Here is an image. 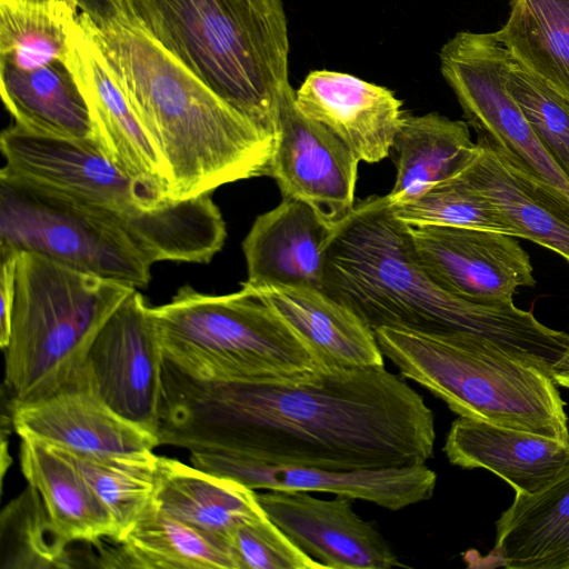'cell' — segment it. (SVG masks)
I'll return each mask as SVG.
<instances>
[{
  "instance_id": "obj_3",
  "label": "cell",
  "mask_w": 569,
  "mask_h": 569,
  "mask_svg": "<svg viewBox=\"0 0 569 569\" xmlns=\"http://www.w3.org/2000/svg\"><path fill=\"white\" fill-rule=\"evenodd\" d=\"M80 13L167 166L170 200L268 176L274 149L271 134L120 13L101 24Z\"/></svg>"
},
{
  "instance_id": "obj_7",
  "label": "cell",
  "mask_w": 569,
  "mask_h": 569,
  "mask_svg": "<svg viewBox=\"0 0 569 569\" xmlns=\"http://www.w3.org/2000/svg\"><path fill=\"white\" fill-rule=\"evenodd\" d=\"M136 288L18 252L4 351L9 406L48 397L74 377L96 335Z\"/></svg>"
},
{
  "instance_id": "obj_25",
  "label": "cell",
  "mask_w": 569,
  "mask_h": 569,
  "mask_svg": "<svg viewBox=\"0 0 569 569\" xmlns=\"http://www.w3.org/2000/svg\"><path fill=\"white\" fill-rule=\"evenodd\" d=\"M478 144L469 126L438 112L405 114L390 154L396 179L387 198L391 204L411 201L458 177L475 159Z\"/></svg>"
},
{
  "instance_id": "obj_31",
  "label": "cell",
  "mask_w": 569,
  "mask_h": 569,
  "mask_svg": "<svg viewBox=\"0 0 569 569\" xmlns=\"http://www.w3.org/2000/svg\"><path fill=\"white\" fill-rule=\"evenodd\" d=\"M77 0H0V60L28 69L66 60Z\"/></svg>"
},
{
  "instance_id": "obj_32",
  "label": "cell",
  "mask_w": 569,
  "mask_h": 569,
  "mask_svg": "<svg viewBox=\"0 0 569 569\" xmlns=\"http://www.w3.org/2000/svg\"><path fill=\"white\" fill-rule=\"evenodd\" d=\"M391 209L409 226L471 228L516 238L513 227L496 204L460 176L411 201L391 204Z\"/></svg>"
},
{
  "instance_id": "obj_13",
  "label": "cell",
  "mask_w": 569,
  "mask_h": 569,
  "mask_svg": "<svg viewBox=\"0 0 569 569\" xmlns=\"http://www.w3.org/2000/svg\"><path fill=\"white\" fill-rule=\"evenodd\" d=\"M193 467L249 489L326 492L365 500L397 511L429 500L437 475L425 465L371 470H329L299 465H272L224 450L190 451Z\"/></svg>"
},
{
  "instance_id": "obj_26",
  "label": "cell",
  "mask_w": 569,
  "mask_h": 569,
  "mask_svg": "<svg viewBox=\"0 0 569 569\" xmlns=\"http://www.w3.org/2000/svg\"><path fill=\"white\" fill-rule=\"evenodd\" d=\"M496 526L506 568L569 569V470L537 492H516Z\"/></svg>"
},
{
  "instance_id": "obj_36",
  "label": "cell",
  "mask_w": 569,
  "mask_h": 569,
  "mask_svg": "<svg viewBox=\"0 0 569 569\" xmlns=\"http://www.w3.org/2000/svg\"><path fill=\"white\" fill-rule=\"evenodd\" d=\"M0 347L3 349L10 337L11 316L16 297L18 252L0 251Z\"/></svg>"
},
{
  "instance_id": "obj_6",
  "label": "cell",
  "mask_w": 569,
  "mask_h": 569,
  "mask_svg": "<svg viewBox=\"0 0 569 569\" xmlns=\"http://www.w3.org/2000/svg\"><path fill=\"white\" fill-rule=\"evenodd\" d=\"M385 357L402 378L459 417L569 441L568 417L552 378L495 343L467 335L379 328Z\"/></svg>"
},
{
  "instance_id": "obj_38",
  "label": "cell",
  "mask_w": 569,
  "mask_h": 569,
  "mask_svg": "<svg viewBox=\"0 0 569 569\" xmlns=\"http://www.w3.org/2000/svg\"><path fill=\"white\" fill-rule=\"evenodd\" d=\"M551 378L556 385L569 389V348L553 365L551 369Z\"/></svg>"
},
{
  "instance_id": "obj_2",
  "label": "cell",
  "mask_w": 569,
  "mask_h": 569,
  "mask_svg": "<svg viewBox=\"0 0 569 569\" xmlns=\"http://www.w3.org/2000/svg\"><path fill=\"white\" fill-rule=\"evenodd\" d=\"M322 290L370 329L467 335L488 340L551 376L569 348V335L539 322L531 311L481 305L438 286L420 264L409 226L387 196L356 201L336 224L325 260Z\"/></svg>"
},
{
  "instance_id": "obj_24",
  "label": "cell",
  "mask_w": 569,
  "mask_h": 569,
  "mask_svg": "<svg viewBox=\"0 0 569 569\" xmlns=\"http://www.w3.org/2000/svg\"><path fill=\"white\" fill-rule=\"evenodd\" d=\"M0 91L20 128L47 137L98 142L88 103L66 60L28 69L0 60Z\"/></svg>"
},
{
  "instance_id": "obj_30",
  "label": "cell",
  "mask_w": 569,
  "mask_h": 569,
  "mask_svg": "<svg viewBox=\"0 0 569 569\" xmlns=\"http://www.w3.org/2000/svg\"><path fill=\"white\" fill-rule=\"evenodd\" d=\"M61 449L110 513L117 530L112 540H119L154 503L160 457L153 450L92 455Z\"/></svg>"
},
{
  "instance_id": "obj_23",
  "label": "cell",
  "mask_w": 569,
  "mask_h": 569,
  "mask_svg": "<svg viewBox=\"0 0 569 569\" xmlns=\"http://www.w3.org/2000/svg\"><path fill=\"white\" fill-rule=\"evenodd\" d=\"M20 467L50 522L68 546L114 539V522L71 458L56 446L21 437Z\"/></svg>"
},
{
  "instance_id": "obj_34",
  "label": "cell",
  "mask_w": 569,
  "mask_h": 569,
  "mask_svg": "<svg viewBox=\"0 0 569 569\" xmlns=\"http://www.w3.org/2000/svg\"><path fill=\"white\" fill-rule=\"evenodd\" d=\"M505 82L537 138L569 179V101L511 56Z\"/></svg>"
},
{
  "instance_id": "obj_14",
  "label": "cell",
  "mask_w": 569,
  "mask_h": 569,
  "mask_svg": "<svg viewBox=\"0 0 569 569\" xmlns=\"http://www.w3.org/2000/svg\"><path fill=\"white\" fill-rule=\"evenodd\" d=\"M359 162L331 131L299 110L293 89L284 96L268 173L282 198L303 201L337 224L356 203Z\"/></svg>"
},
{
  "instance_id": "obj_35",
  "label": "cell",
  "mask_w": 569,
  "mask_h": 569,
  "mask_svg": "<svg viewBox=\"0 0 569 569\" xmlns=\"http://www.w3.org/2000/svg\"><path fill=\"white\" fill-rule=\"evenodd\" d=\"M236 569H320L266 515L239 523L228 536Z\"/></svg>"
},
{
  "instance_id": "obj_4",
  "label": "cell",
  "mask_w": 569,
  "mask_h": 569,
  "mask_svg": "<svg viewBox=\"0 0 569 569\" xmlns=\"http://www.w3.org/2000/svg\"><path fill=\"white\" fill-rule=\"evenodd\" d=\"M123 18L276 137L289 82L282 0H120Z\"/></svg>"
},
{
  "instance_id": "obj_12",
  "label": "cell",
  "mask_w": 569,
  "mask_h": 569,
  "mask_svg": "<svg viewBox=\"0 0 569 569\" xmlns=\"http://www.w3.org/2000/svg\"><path fill=\"white\" fill-rule=\"evenodd\" d=\"M409 230L420 264L458 298L508 305L519 288L536 284L530 258L515 237L448 226H409Z\"/></svg>"
},
{
  "instance_id": "obj_21",
  "label": "cell",
  "mask_w": 569,
  "mask_h": 569,
  "mask_svg": "<svg viewBox=\"0 0 569 569\" xmlns=\"http://www.w3.org/2000/svg\"><path fill=\"white\" fill-rule=\"evenodd\" d=\"M242 288L276 311L323 370L385 366L375 331L323 290L281 284Z\"/></svg>"
},
{
  "instance_id": "obj_29",
  "label": "cell",
  "mask_w": 569,
  "mask_h": 569,
  "mask_svg": "<svg viewBox=\"0 0 569 569\" xmlns=\"http://www.w3.org/2000/svg\"><path fill=\"white\" fill-rule=\"evenodd\" d=\"M495 33L512 59L569 101V0H511Z\"/></svg>"
},
{
  "instance_id": "obj_20",
  "label": "cell",
  "mask_w": 569,
  "mask_h": 569,
  "mask_svg": "<svg viewBox=\"0 0 569 569\" xmlns=\"http://www.w3.org/2000/svg\"><path fill=\"white\" fill-rule=\"evenodd\" d=\"M478 152L459 174L506 217L516 238L530 240L569 262V199L521 161L477 138Z\"/></svg>"
},
{
  "instance_id": "obj_19",
  "label": "cell",
  "mask_w": 569,
  "mask_h": 569,
  "mask_svg": "<svg viewBox=\"0 0 569 569\" xmlns=\"http://www.w3.org/2000/svg\"><path fill=\"white\" fill-rule=\"evenodd\" d=\"M336 224L308 203L282 198L260 214L242 242L248 278L242 286H300L322 290L327 249Z\"/></svg>"
},
{
  "instance_id": "obj_9",
  "label": "cell",
  "mask_w": 569,
  "mask_h": 569,
  "mask_svg": "<svg viewBox=\"0 0 569 569\" xmlns=\"http://www.w3.org/2000/svg\"><path fill=\"white\" fill-rule=\"evenodd\" d=\"M0 251L37 253L142 288L153 261L112 214L0 171Z\"/></svg>"
},
{
  "instance_id": "obj_28",
  "label": "cell",
  "mask_w": 569,
  "mask_h": 569,
  "mask_svg": "<svg viewBox=\"0 0 569 569\" xmlns=\"http://www.w3.org/2000/svg\"><path fill=\"white\" fill-rule=\"evenodd\" d=\"M114 542L116 548H106L103 553L109 567L236 569L227 543L174 518L156 502Z\"/></svg>"
},
{
  "instance_id": "obj_10",
  "label": "cell",
  "mask_w": 569,
  "mask_h": 569,
  "mask_svg": "<svg viewBox=\"0 0 569 569\" xmlns=\"http://www.w3.org/2000/svg\"><path fill=\"white\" fill-rule=\"evenodd\" d=\"M509 58L495 32H457L439 51L441 73L477 138L519 159L569 199V179L546 151L506 87Z\"/></svg>"
},
{
  "instance_id": "obj_37",
  "label": "cell",
  "mask_w": 569,
  "mask_h": 569,
  "mask_svg": "<svg viewBox=\"0 0 569 569\" xmlns=\"http://www.w3.org/2000/svg\"><path fill=\"white\" fill-rule=\"evenodd\" d=\"M80 12L87 14L96 24L104 23L120 12V0H77Z\"/></svg>"
},
{
  "instance_id": "obj_15",
  "label": "cell",
  "mask_w": 569,
  "mask_h": 569,
  "mask_svg": "<svg viewBox=\"0 0 569 569\" xmlns=\"http://www.w3.org/2000/svg\"><path fill=\"white\" fill-rule=\"evenodd\" d=\"M66 62L86 98L102 151L131 178L170 200L167 166L116 81L81 13L68 37Z\"/></svg>"
},
{
  "instance_id": "obj_17",
  "label": "cell",
  "mask_w": 569,
  "mask_h": 569,
  "mask_svg": "<svg viewBox=\"0 0 569 569\" xmlns=\"http://www.w3.org/2000/svg\"><path fill=\"white\" fill-rule=\"evenodd\" d=\"M296 103L367 163L390 156L405 116L402 101L390 89L329 70L311 71L296 91Z\"/></svg>"
},
{
  "instance_id": "obj_5",
  "label": "cell",
  "mask_w": 569,
  "mask_h": 569,
  "mask_svg": "<svg viewBox=\"0 0 569 569\" xmlns=\"http://www.w3.org/2000/svg\"><path fill=\"white\" fill-rule=\"evenodd\" d=\"M7 172L106 211L131 232L151 260L207 263L227 230L210 194L164 200L118 167L98 142L32 133L13 124L1 132Z\"/></svg>"
},
{
  "instance_id": "obj_27",
  "label": "cell",
  "mask_w": 569,
  "mask_h": 569,
  "mask_svg": "<svg viewBox=\"0 0 569 569\" xmlns=\"http://www.w3.org/2000/svg\"><path fill=\"white\" fill-rule=\"evenodd\" d=\"M154 502L174 518L227 545L229 533L239 523L266 515L256 490L166 457H160Z\"/></svg>"
},
{
  "instance_id": "obj_1",
  "label": "cell",
  "mask_w": 569,
  "mask_h": 569,
  "mask_svg": "<svg viewBox=\"0 0 569 569\" xmlns=\"http://www.w3.org/2000/svg\"><path fill=\"white\" fill-rule=\"evenodd\" d=\"M157 438L189 451L355 471L425 465L436 430L423 397L385 366L223 382L192 378L164 358Z\"/></svg>"
},
{
  "instance_id": "obj_18",
  "label": "cell",
  "mask_w": 569,
  "mask_h": 569,
  "mask_svg": "<svg viewBox=\"0 0 569 569\" xmlns=\"http://www.w3.org/2000/svg\"><path fill=\"white\" fill-rule=\"evenodd\" d=\"M9 409L20 438H33L80 453H131L159 446L157 436L122 418L94 393L74 383Z\"/></svg>"
},
{
  "instance_id": "obj_16",
  "label": "cell",
  "mask_w": 569,
  "mask_h": 569,
  "mask_svg": "<svg viewBox=\"0 0 569 569\" xmlns=\"http://www.w3.org/2000/svg\"><path fill=\"white\" fill-rule=\"evenodd\" d=\"M266 516L305 553L332 569L401 566L381 533L352 509L350 498H316L307 491L256 492Z\"/></svg>"
},
{
  "instance_id": "obj_33",
  "label": "cell",
  "mask_w": 569,
  "mask_h": 569,
  "mask_svg": "<svg viewBox=\"0 0 569 569\" xmlns=\"http://www.w3.org/2000/svg\"><path fill=\"white\" fill-rule=\"evenodd\" d=\"M2 568H61L67 562V545L54 531L39 495L28 488L1 515ZM2 555V556H3Z\"/></svg>"
},
{
  "instance_id": "obj_22",
  "label": "cell",
  "mask_w": 569,
  "mask_h": 569,
  "mask_svg": "<svg viewBox=\"0 0 569 569\" xmlns=\"http://www.w3.org/2000/svg\"><path fill=\"white\" fill-rule=\"evenodd\" d=\"M443 451L450 463L487 469L516 492H537L569 470V441L463 417L452 422Z\"/></svg>"
},
{
  "instance_id": "obj_8",
  "label": "cell",
  "mask_w": 569,
  "mask_h": 569,
  "mask_svg": "<svg viewBox=\"0 0 569 569\" xmlns=\"http://www.w3.org/2000/svg\"><path fill=\"white\" fill-rule=\"evenodd\" d=\"M164 358L209 381H287L323 370L276 311L242 288L213 296L189 286L151 307Z\"/></svg>"
},
{
  "instance_id": "obj_11",
  "label": "cell",
  "mask_w": 569,
  "mask_h": 569,
  "mask_svg": "<svg viewBox=\"0 0 569 569\" xmlns=\"http://www.w3.org/2000/svg\"><path fill=\"white\" fill-rule=\"evenodd\" d=\"M150 308L132 291L100 328L69 383L157 436L164 356Z\"/></svg>"
}]
</instances>
